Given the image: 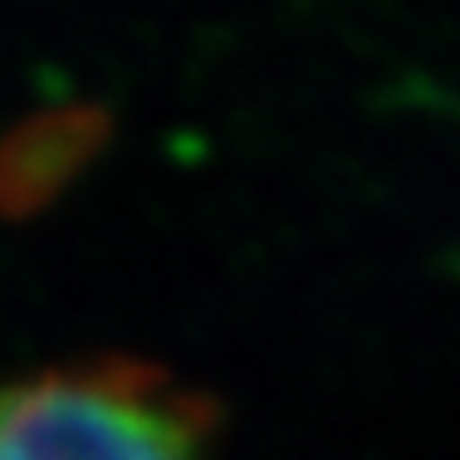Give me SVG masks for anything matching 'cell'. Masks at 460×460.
<instances>
[{"instance_id":"6da1fadb","label":"cell","mask_w":460,"mask_h":460,"mask_svg":"<svg viewBox=\"0 0 460 460\" xmlns=\"http://www.w3.org/2000/svg\"><path fill=\"white\" fill-rule=\"evenodd\" d=\"M191 402L147 367L79 363L0 387V460H206Z\"/></svg>"}]
</instances>
